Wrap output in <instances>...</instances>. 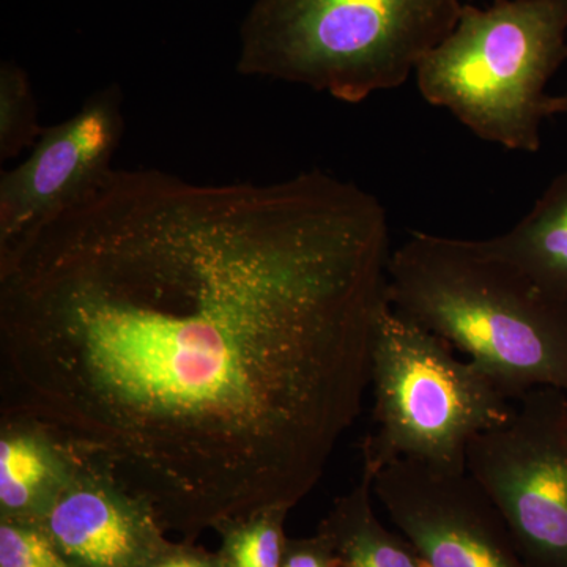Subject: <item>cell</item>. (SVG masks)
I'll return each mask as SVG.
<instances>
[{
    "instance_id": "obj_1",
    "label": "cell",
    "mask_w": 567,
    "mask_h": 567,
    "mask_svg": "<svg viewBox=\"0 0 567 567\" xmlns=\"http://www.w3.org/2000/svg\"><path fill=\"white\" fill-rule=\"evenodd\" d=\"M391 252L379 199L322 171L112 167L0 248L2 420L183 539L292 511L360 416Z\"/></svg>"
},
{
    "instance_id": "obj_2",
    "label": "cell",
    "mask_w": 567,
    "mask_h": 567,
    "mask_svg": "<svg viewBox=\"0 0 567 567\" xmlns=\"http://www.w3.org/2000/svg\"><path fill=\"white\" fill-rule=\"evenodd\" d=\"M386 298L464 353L514 402L535 388L567 393V298L487 240L413 230L391 252Z\"/></svg>"
},
{
    "instance_id": "obj_3",
    "label": "cell",
    "mask_w": 567,
    "mask_h": 567,
    "mask_svg": "<svg viewBox=\"0 0 567 567\" xmlns=\"http://www.w3.org/2000/svg\"><path fill=\"white\" fill-rule=\"evenodd\" d=\"M458 0H256L241 28L245 76L346 103L401 87L461 17Z\"/></svg>"
},
{
    "instance_id": "obj_4",
    "label": "cell",
    "mask_w": 567,
    "mask_h": 567,
    "mask_svg": "<svg viewBox=\"0 0 567 567\" xmlns=\"http://www.w3.org/2000/svg\"><path fill=\"white\" fill-rule=\"evenodd\" d=\"M567 62V0L462 7L453 31L416 66L417 91L481 140L535 153L554 115L548 81Z\"/></svg>"
},
{
    "instance_id": "obj_5",
    "label": "cell",
    "mask_w": 567,
    "mask_h": 567,
    "mask_svg": "<svg viewBox=\"0 0 567 567\" xmlns=\"http://www.w3.org/2000/svg\"><path fill=\"white\" fill-rule=\"evenodd\" d=\"M374 390L363 472L398 461L443 473H465L475 436L506 424L516 402L445 339L395 311L380 308L371 350Z\"/></svg>"
},
{
    "instance_id": "obj_6",
    "label": "cell",
    "mask_w": 567,
    "mask_h": 567,
    "mask_svg": "<svg viewBox=\"0 0 567 567\" xmlns=\"http://www.w3.org/2000/svg\"><path fill=\"white\" fill-rule=\"evenodd\" d=\"M466 472L532 567H567V393L535 388L506 424L475 436Z\"/></svg>"
},
{
    "instance_id": "obj_7",
    "label": "cell",
    "mask_w": 567,
    "mask_h": 567,
    "mask_svg": "<svg viewBox=\"0 0 567 567\" xmlns=\"http://www.w3.org/2000/svg\"><path fill=\"white\" fill-rule=\"evenodd\" d=\"M371 476L394 527L432 567H532L505 517L468 472L398 461Z\"/></svg>"
},
{
    "instance_id": "obj_8",
    "label": "cell",
    "mask_w": 567,
    "mask_h": 567,
    "mask_svg": "<svg viewBox=\"0 0 567 567\" xmlns=\"http://www.w3.org/2000/svg\"><path fill=\"white\" fill-rule=\"evenodd\" d=\"M123 133L121 89L111 85L73 117L43 130L24 163L0 178V248L76 203L107 171Z\"/></svg>"
},
{
    "instance_id": "obj_9",
    "label": "cell",
    "mask_w": 567,
    "mask_h": 567,
    "mask_svg": "<svg viewBox=\"0 0 567 567\" xmlns=\"http://www.w3.org/2000/svg\"><path fill=\"white\" fill-rule=\"evenodd\" d=\"M35 522L78 567H142L169 540L147 507L78 465Z\"/></svg>"
},
{
    "instance_id": "obj_10",
    "label": "cell",
    "mask_w": 567,
    "mask_h": 567,
    "mask_svg": "<svg viewBox=\"0 0 567 567\" xmlns=\"http://www.w3.org/2000/svg\"><path fill=\"white\" fill-rule=\"evenodd\" d=\"M76 464L47 432L2 420L0 434V518L37 520Z\"/></svg>"
},
{
    "instance_id": "obj_11",
    "label": "cell",
    "mask_w": 567,
    "mask_h": 567,
    "mask_svg": "<svg viewBox=\"0 0 567 567\" xmlns=\"http://www.w3.org/2000/svg\"><path fill=\"white\" fill-rule=\"evenodd\" d=\"M486 240L540 286L567 298V171L513 229Z\"/></svg>"
},
{
    "instance_id": "obj_12",
    "label": "cell",
    "mask_w": 567,
    "mask_h": 567,
    "mask_svg": "<svg viewBox=\"0 0 567 567\" xmlns=\"http://www.w3.org/2000/svg\"><path fill=\"white\" fill-rule=\"evenodd\" d=\"M372 476L336 499L317 532L328 540L341 567H420L415 548L377 517Z\"/></svg>"
},
{
    "instance_id": "obj_13",
    "label": "cell",
    "mask_w": 567,
    "mask_h": 567,
    "mask_svg": "<svg viewBox=\"0 0 567 567\" xmlns=\"http://www.w3.org/2000/svg\"><path fill=\"white\" fill-rule=\"evenodd\" d=\"M290 509L268 507L251 516L227 522L215 529L223 567H281Z\"/></svg>"
},
{
    "instance_id": "obj_14",
    "label": "cell",
    "mask_w": 567,
    "mask_h": 567,
    "mask_svg": "<svg viewBox=\"0 0 567 567\" xmlns=\"http://www.w3.org/2000/svg\"><path fill=\"white\" fill-rule=\"evenodd\" d=\"M31 80L17 62L0 66V159L3 163L35 144L43 133Z\"/></svg>"
},
{
    "instance_id": "obj_15",
    "label": "cell",
    "mask_w": 567,
    "mask_h": 567,
    "mask_svg": "<svg viewBox=\"0 0 567 567\" xmlns=\"http://www.w3.org/2000/svg\"><path fill=\"white\" fill-rule=\"evenodd\" d=\"M0 567H78L39 522L0 518Z\"/></svg>"
},
{
    "instance_id": "obj_16",
    "label": "cell",
    "mask_w": 567,
    "mask_h": 567,
    "mask_svg": "<svg viewBox=\"0 0 567 567\" xmlns=\"http://www.w3.org/2000/svg\"><path fill=\"white\" fill-rule=\"evenodd\" d=\"M281 567H341V563L328 540L317 532L311 537H289Z\"/></svg>"
},
{
    "instance_id": "obj_17",
    "label": "cell",
    "mask_w": 567,
    "mask_h": 567,
    "mask_svg": "<svg viewBox=\"0 0 567 567\" xmlns=\"http://www.w3.org/2000/svg\"><path fill=\"white\" fill-rule=\"evenodd\" d=\"M142 567H223L216 551H207L197 547L194 540L183 539L181 543H171Z\"/></svg>"
},
{
    "instance_id": "obj_18",
    "label": "cell",
    "mask_w": 567,
    "mask_h": 567,
    "mask_svg": "<svg viewBox=\"0 0 567 567\" xmlns=\"http://www.w3.org/2000/svg\"><path fill=\"white\" fill-rule=\"evenodd\" d=\"M551 107H554V115H567V93H565V95L554 96V103H551Z\"/></svg>"
},
{
    "instance_id": "obj_19",
    "label": "cell",
    "mask_w": 567,
    "mask_h": 567,
    "mask_svg": "<svg viewBox=\"0 0 567 567\" xmlns=\"http://www.w3.org/2000/svg\"><path fill=\"white\" fill-rule=\"evenodd\" d=\"M417 565H420V567H432L425 559L421 558L420 555H417Z\"/></svg>"
}]
</instances>
